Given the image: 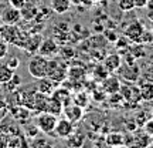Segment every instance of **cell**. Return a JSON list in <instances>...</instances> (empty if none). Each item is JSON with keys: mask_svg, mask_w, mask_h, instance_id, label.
I'll use <instances>...</instances> for the list:
<instances>
[{"mask_svg": "<svg viewBox=\"0 0 153 148\" xmlns=\"http://www.w3.org/2000/svg\"><path fill=\"white\" fill-rule=\"evenodd\" d=\"M1 107H3V108L6 107V101L3 100V97H0V108H1Z\"/></svg>", "mask_w": 153, "mask_h": 148, "instance_id": "cell-30", "label": "cell"}, {"mask_svg": "<svg viewBox=\"0 0 153 148\" xmlns=\"http://www.w3.org/2000/svg\"><path fill=\"white\" fill-rule=\"evenodd\" d=\"M143 24L140 22H132L131 24H128L125 29V32H123V36H125L131 43L136 44V43H140V38H142V34H143ZM142 44V43H140Z\"/></svg>", "mask_w": 153, "mask_h": 148, "instance_id": "cell-6", "label": "cell"}, {"mask_svg": "<svg viewBox=\"0 0 153 148\" xmlns=\"http://www.w3.org/2000/svg\"><path fill=\"white\" fill-rule=\"evenodd\" d=\"M137 87H139V93H140L142 100L152 101L153 100V81H143Z\"/></svg>", "mask_w": 153, "mask_h": 148, "instance_id": "cell-16", "label": "cell"}, {"mask_svg": "<svg viewBox=\"0 0 153 148\" xmlns=\"http://www.w3.org/2000/svg\"><path fill=\"white\" fill-rule=\"evenodd\" d=\"M13 76H14V71L11 70L10 67H7L4 63L0 64V84L7 86V84L11 81Z\"/></svg>", "mask_w": 153, "mask_h": 148, "instance_id": "cell-19", "label": "cell"}, {"mask_svg": "<svg viewBox=\"0 0 153 148\" xmlns=\"http://www.w3.org/2000/svg\"><path fill=\"white\" fill-rule=\"evenodd\" d=\"M146 17H148L150 22H153V11H150V10H148V13H146Z\"/></svg>", "mask_w": 153, "mask_h": 148, "instance_id": "cell-29", "label": "cell"}, {"mask_svg": "<svg viewBox=\"0 0 153 148\" xmlns=\"http://www.w3.org/2000/svg\"><path fill=\"white\" fill-rule=\"evenodd\" d=\"M146 2H148V0H135V5H136V7H145V6H146Z\"/></svg>", "mask_w": 153, "mask_h": 148, "instance_id": "cell-27", "label": "cell"}, {"mask_svg": "<svg viewBox=\"0 0 153 148\" xmlns=\"http://www.w3.org/2000/svg\"><path fill=\"white\" fill-rule=\"evenodd\" d=\"M102 87H104V91L108 94H115L119 91L120 88V81L118 78H115V77H108V78H105L104 84H102Z\"/></svg>", "mask_w": 153, "mask_h": 148, "instance_id": "cell-18", "label": "cell"}, {"mask_svg": "<svg viewBox=\"0 0 153 148\" xmlns=\"http://www.w3.org/2000/svg\"><path fill=\"white\" fill-rule=\"evenodd\" d=\"M62 108H64L62 103H60V101L57 98H54L53 95H50L48 100H47L45 111H47V113H51V114H54V115H58L62 113Z\"/></svg>", "mask_w": 153, "mask_h": 148, "instance_id": "cell-17", "label": "cell"}, {"mask_svg": "<svg viewBox=\"0 0 153 148\" xmlns=\"http://www.w3.org/2000/svg\"><path fill=\"white\" fill-rule=\"evenodd\" d=\"M152 30H153V22H152Z\"/></svg>", "mask_w": 153, "mask_h": 148, "instance_id": "cell-33", "label": "cell"}, {"mask_svg": "<svg viewBox=\"0 0 153 148\" xmlns=\"http://www.w3.org/2000/svg\"><path fill=\"white\" fill-rule=\"evenodd\" d=\"M105 141L109 144L111 147H116V145H123V144H125V141H123V137H122L120 134H116V132H114V134H109V135L106 137V140H105Z\"/></svg>", "mask_w": 153, "mask_h": 148, "instance_id": "cell-20", "label": "cell"}, {"mask_svg": "<svg viewBox=\"0 0 153 148\" xmlns=\"http://www.w3.org/2000/svg\"><path fill=\"white\" fill-rule=\"evenodd\" d=\"M67 76V70L62 67L58 60L55 59H50L48 60V70H47V77H50L51 80H54L55 83L62 81Z\"/></svg>", "mask_w": 153, "mask_h": 148, "instance_id": "cell-7", "label": "cell"}, {"mask_svg": "<svg viewBox=\"0 0 153 148\" xmlns=\"http://www.w3.org/2000/svg\"><path fill=\"white\" fill-rule=\"evenodd\" d=\"M146 10H150V11H153V0H148L146 2Z\"/></svg>", "mask_w": 153, "mask_h": 148, "instance_id": "cell-28", "label": "cell"}, {"mask_svg": "<svg viewBox=\"0 0 153 148\" xmlns=\"http://www.w3.org/2000/svg\"><path fill=\"white\" fill-rule=\"evenodd\" d=\"M57 121H58L57 115L47 113V111H43L36 118V124H37L36 127L44 134H53L55 130V125H57Z\"/></svg>", "mask_w": 153, "mask_h": 148, "instance_id": "cell-3", "label": "cell"}, {"mask_svg": "<svg viewBox=\"0 0 153 148\" xmlns=\"http://www.w3.org/2000/svg\"><path fill=\"white\" fill-rule=\"evenodd\" d=\"M54 134L58 138H70L74 134V122H71L67 118H61L57 121V125H55Z\"/></svg>", "mask_w": 153, "mask_h": 148, "instance_id": "cell-9", "label": "cell"}, {"mask_svg": "<svg viewBox=\"0 0 153 148\" xmlns=\"http://www.w3.org/2000/svg\"><path fill=\"white\" fill-rule=\"evenodd\" d=\"M92 3H98V2H101V0H91Z\"/></svg>", "mask_w": 153, "mask_h": 148, "instance_id": "cell-31", "label": "cell"}, {"mask_svg": "<svg viewBox=\"0 0 153 148\" xmlns=\"http://www.w3.org/2000/svg\"><path fill=\"white\" fill-rule=\"evenodd\" d=\"M4 64L7 67H10L13 71H16L17 68H19V66H20V60L17 59L16 56H10V57H4Z\"/></svg>", "mask_w": 153, "mask_h": 148, "instance_id": "cell-22", "label": "cell"}, {"mask_svg": "<svg viewBox=\"0 0 153 148\" xmlns=\"http://www.w3.org/2000/svg\"><path fill=\"white\" fill-rule=\"evenodd\" d=\"M26 3H27V0H9V5L16 7V9H22Z\"/></svg>", "mask_w": 153, "mask_h": 148, "instance_id": "cell-25", "label": "cell"}, {"mask_svg": "<svg viewBox=\"0 0 153 148\" xmlns=\"http://www.w3.org/2000/svg\"><path fill=\"white\" fill-rule=\"evenodd\" d=\"M0 33H1V23H0Z\"/></svg>", "mask_w": 153, "mask_h": 148, "instance_id": "cell-32", "label": "cell"}, {"mask_svg": "<svg viewBox=\"0 0 153 148\" xmlns=\"http://www.w3.org/2000/svg\"><path fill=\"white\" fill-rule=\"evenodd\" d=\"M62 113H64V115H65L67 120H70L71 122H78V121L82 118V115H84V110H82V107H79V105L75 104V103L64 105Z\"/></svg>", "mask_w": 153, "mask_h": 148, "instance_id": "cell-11", "label": "cell"}, {"mask_svg": "<svg viewBox=\"0 0 153 148\" xmlns=\"http://www.w3.org/2000/svg\"><path fill=\"white\" fill-rule=\"evenodd\" d=\"M118 6L122 11H131L133 9H136L135 0H118Z\"/></svg>", "mask_w": 153, "mask_h": 148, "instance_id": "cell-21", "label": "cell"}, {"mask_svg": "<svg viewBox=\"0 0 153 148\" xmlns=\"http://www.w3.org/2000/svg\"><path fill=\"white\" fill-rule=\"evenodd\" d=\"M122 64V56L120 54H109L105 57L104 60V66L105 70L108 73H115L118 71V68Z\"/></svg>", "mask_w": 153, "mask_h": 148, "instance_id": "cell-13", "label": "cell"}, {"mask_svg": "<svg viewBox=\"0 0 153 148\" xmlns=\"http://www.w3.org/2000/svg\"><path fill=\"white\" fill-rule=\"evenodd\" d=\"M140 43L142 44H152L153 43V30H148L145 29L143 30V34H142V38H140Z\"/></svg>", "mask_w": 153, "mask_h": 148, "instance_id": "cell-23", "label": "cell"}, {"mask_svg": "<svg viewBox=\"0 0 153 148\" xmlns=\"http://www.w3.org/2000/svg\"><path fill=\"white\" fill-rule=\"evenodd\" d=\"M71 3L74 6H82V5H92V2L91 0H71Z\"/></svg>", "mask_w": 153, "mask_h": 148, "instance_id": "cell-26", "label": "cell"}, {"mask_svg": "<svg viewBox=\"0 0 153 148\" xmlns=\"http://www.w3.org/2000/svg\"><path fill=\"white\" fill-rule=\"evenodd\" d=\"M118 71H119V76L123 81L135 83L140 78V70H139L136 63H126L125 61L120 64Z\"/></svg>", "mask_w": 153, "mask_h": 148, "instance_id": "cell-4", "label": "cell"}, {"mask_svg": "<svg viewBox=\"0 0 153 148\" xmlns=\"http://www.w3.org/2000/svg\"><path fill=\"white\" fill-rule=\"evenodd\" d=\"M41 41H43V38H41L40 34H28L23 49L28 51L30 54H36V53H38V47H40Z\"/></svg>", "mask_w": 153, "mask_h": 148, "instance_id": "cell-12", "label": "cell"}, {"mask_svg": "<svg viewBox=\"0 0 153 148\" xmlns=\"http://www.w3.org/2000/svg\"><path fill=\"white\" fill-rule=\"evenodd\" d=\"M9 53V44L6 43L3 38H0V60H3Z\"/></svg>", "mask_w": 153, "mask_h": 148, "instance_id": "cell-24", "label": "cell"}, {"mask_svg": "<svg viewBox=\"0 0 153 148\" xmlns=\"http://www.w3.org/2000/svg\"><path fill=\"white\" fill-rule=\"evenodd\" d=\"M28 34L23 33L20 29L17 27V24H3L1 23V33L0 38H3L7 44H13L17 47H23Z\"/></svg>", "mask_w": 153, "mask_h": 148, "instance_id": "cell-1", "label": "cell"}, {"mask_svg": "<svg viewBox=\"0 0 153 148\" xmlns=\"http://www.w3.org/2000/svg\"><path fill=\"white\" fill-rule=\"evenodd\" d=\"M71 0H51V9L57 14H64L71 9Z\"/></svg>", "mask_w": 153, "mask_h": 148, "instance_id": "cell-15", "label": "cell"}, {"mask_svg": "<svg viewBox=\"0 0 153 148\" xmlns=\"http://www.w3.org/2000/svg\"><path fill=\"white\" fill-rule=\"evenodd\" d=\"M48 60L47 57L38 54H33V57L30 59L28 61V66H27V70L30 73V76L36 78V80H40L43 77H47V70H48Z\"/></svg>", "mask_w": 153, "mask_h": 148, "instance_id": "cell-2", "label": "cell"}, {"mask_svg": "<svg viewBox=\"0 0 153 148\" xmlns=\"http://www.w3.org/2000/svg\"><path fill=\"white\" fill-rule=\"evenodd\" d=\"M57 53H58V44L55 43V40H53V38H44L40 44V47H38V54L44 56L47 59L54 57Z\"/></svg>", "mask_w": 153, "mask_h": 148, "instance_id": "cell-10", "label": "cell"}, {"mask_svg": "<svg viewBox=\"0 0 153 148\" xmlns=\"http://www.w3.org/2000/svg\"><path fill=\"white\" fill-rule=\"evenodd\" d=\"M119 93H120V95L123 97L125 103H129V104L133 103V104H136L139 101H142V97H140V93H139V87L131 86L129 83L120 84Z\"/></svg>", "mask_w": 153, "mask_h": 148, "instance_id": "cell-5", "label": "cell"}, {"mask_svg": "<svg viewBox=\"0 0 153 148\" xmlns=\"http://www.w3.org/2000/svg\"><path fill=\"white\" fill-rule=\"evenodd\" d=\"M22 19L23 17L20 9H16L13 6H7L6 9H3L1 14H0V22L3 24H17Z\"/></svg>", "mask_w": 153, "mask_h": 148, "instance_id": "cell-8", "label": "cell"}, {"mask_svg": "<svg viewBox=\"0 0 153 148\" xmlns=\"http://www.w3.org/2000/svg\"><path fill=\"white\" fill-rule=\"evenodd\" d=\"M55 84L57 83L54 80H51L50 77H43L38 80V86H37V91L45 94V95H51L55 90Z\"/></svg>", "mask_w": 153, "mask_h": 148, "instance_id": "cell-14", "label": "cell"}]
</instances>
